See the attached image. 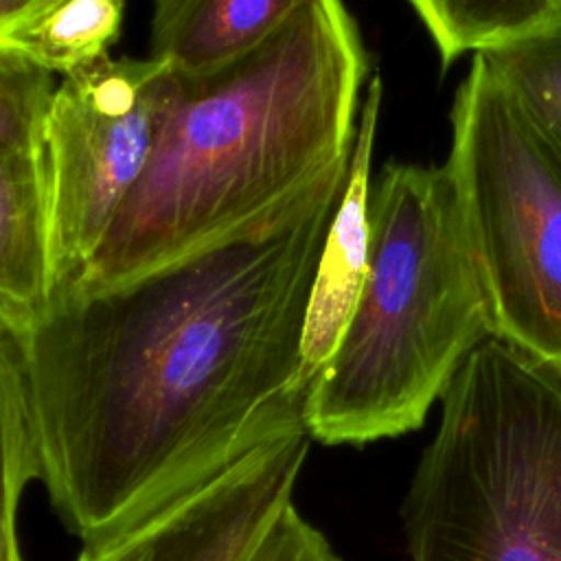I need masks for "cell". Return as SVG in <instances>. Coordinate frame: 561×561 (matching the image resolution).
Returning <instances> with one entry per match:
<instances>
[{
    "mask_svg": "<svg viewBox=\"0 0 561 561\" xmlns=\"http://www.w3.org/2000/svg\"><path fill=\"white\" fill-rule=\"evenodd\" d=\"M348 167L167 263L55 289L22 327L37 480L83 546L305 425L302 331Z\"/></svg>",
    "mask_w": 561,
    "mask_h": 561,
    "instance_id": "1",
    "label": "cell"
},
{
    "mask_svg": "<svg viewBox=\"0 0 561 561\" xmlns=\"http://www.w3.org/2000/svg\"><path fill=\"white\" fill-rule=\"evenodd\" d=\"M366 75L357 22L335 0H298L245 57L175 75L149 162L70 285H110L167 263L348 160Z\"/></svg>",
    "mask_w": 561,
    "mask_h": 561,
    "instance_id": "2",
    "label": "cell"
},
{
    "mask_svg": "<svg viewBox=\"0 0 561 561\" xmlns=\"http://www.w3.org/2000/svg\"><path fill=\"white\" fill-rule=\"evenodd\" d=\"M368 272L309 388L311 440L364 447L419 430L469 355L495 337L447 164L388 162L368 195Z\"/></svg>",
    "mask_w": 561,
    "mask_h": 561,
    "instance_id": "3",
    "label": "cell"
},
{
    "mask_svg": "<svg viewBox=\"0 0 561 561\" xmlns=\"http://www.w3.org/2000/svg\"><path fill=\"white\" fill-rule=\"evenodd\" d=\"M401 502L408 561H561V373L491 337Z\"/></svg>",
    "mask_w": 561,
    "mask_h": 561,
    "instance_id": "4",
    "label": "cell"
},
{
    "mask_svg": "<svg viewBox=\"0 0 561 561\" xmlns=\"http://www.w3.org/2000/svg\"><path fill=\"white\" fill-rule=\"evenodd\" d=\"M451 173L495 337L561 373V156L482 55L449 112Z\"/></svg>",
    "mask_w": 561,
    "mask_h": 561,
    "instance_id": "5",
    "label": "cell"
},
{
    "mask_svg": "<svg viewBox=\"0 0 561 561\" xmlns=\"http://www.w3.org/2000/svg\"><path fill=\"white\" fill-rule=\"evenodd\" d=\"M173 94V70L149 57L105 55L55 85L42 123L50 291L94 256L149 162Z\"/></svg>",
    "mask_w": 561,
    "mask_h": 561,
    "instance_id": "6",
    "label": "cell"
},
{
    "mask_svg": "<svg viewBox=\"0 0 561 561\" xmlns=\"http://www.w3.org/2000/svg\"><path fill=\"white\" fill-rule=\"evenodd\" d=\"M309 445L307 427H291L140 526L83 546L77 561H248L294 504Z\"/></svg>",
    "mask_w": 561,
    "mask_h": 561,
    "instance_id": "7",
    "label": "cell"
},
{
    "mask_svg": "<svg viewBox=\"0 0 561 561\" xmlns=\"http://www.w3.org/2000/svg\"><path fill=\"white\" fill-rule=\"evenodd\" d=\"M381 94V77L375 75L359 107L348 182L329 228L309 298L302 331V377L309 388L333 357L368 272L370 164Z\"/></svg>",
    "mask_w": 561,
    "mask_h": 561,
    "instance_id": "8",
    "label": "cell"
},
{
    "mask_svg": "<svg viewBox=\"0 0 561 561\" xmlns=\"http://www.w3.org/2000/svg\"><path fill=\"white\" fill-rule=\"evenodd\" d=\"M50 294L44 147L0 140V311L24 327Z\"/></svg>",
    "mask_w": 561,
    "mask_h": 561,
    "instance_id": "9",
    "label": "cell"
},
{
    "mask_svg": "<svg viewBox=\"0 0 561 561\" xmlns=\"http://www.w3.org/2000/svg\"><path fill=\"white\" fill-rule=\"evenodd\" d=\"M298 0H158L149 59L175 75L202 77L254 50Z\"/></svg>",
    "mask_w": 561,
    "mask_h": 561,
    "instance_id": "10",
    "label": "cell"
},
{
    "mask_svg": "<svg viewBox=\"0 0 561 561\" xmlns=\"http://www.w3.org/2000/svg\"><path fill=\"white\" fill-rule=\"evenodd\" d=\"M31 480H37V449L24 335L0 311V561H24L15 519Z\"/></svg>",
    "mask_w": 561,
    "mask_h": 561,
    "instance_id": "11",
    "label": "cell"
},
{
    "mask_svg": "<svg viewBox=\"0 0 561 561\" xmlns=\"http://www.w3.org/2000/svg\"><path fill=\"white\" fill-rule=\"evenodd\" d=\"M412 9L430 33L443 70L467 53L486 55L561 20V0H414Z\"/></svg>",
    "mask_w": 561,
    "mask_h": 561,
    "instance_id": "12",
    "label": "cell"
},
{
    "mask_svg": "<svg viewBox=\"0 0 561 561\" xmlns=\"http://www.w3.org/2000/svg\"><path fill=\"white\" fill-rule=\"evenodd\" d=\"M121 0H42L13 35L35 64L61 77L107 55L123 24Z\"/></svg>",
    "mask_w": 561,
    "mask_h": 561,
    "instance_id": "13",
    "label": "cell"
},
{
    "mask_svg": "<svg viewBox=\"0 0 561 561\" xmlns=\"http://www.w3.org/2000/svg\"><path fill=\"white\" fill-rule=\"evenodd\" d=\"M482 57L561 156V20L528 39Z\"/></svg>",
    "mask_w": 561,
    "mask_h": 561,
    "instance_id": "14",
    "label": "cell"
},
{
    "mask_svg": "<svg viewBox=\"0 0 561 561\" xmlns=\"http://www.w3.org/2000/svg\"><path fill=\"white\" fill-rule=\"evenodd\" d=\"M53 90V72L20 48L0 46V140L42 147V123Z\"/></svg>",
    "mask_w": 561,
    "mask_h": 561,
    "instance_id": "15",
    "label": "cell"
},
{
    "mask_svg": "<svg viewBox=\"0 0 561 561\" xmlns=\"http://www.w3.org/2000/svg\"><path fill=\"white\" fill-rule=\"evenodd\" d=\"M248 561H342L331 541L289 504Z\"/></svg>",
    "mask_w": 561,
    "mask_h": 561,
    "instance_id": "16",
    "label": "cell"
},
{
    "mask_svg": "<svg viewBox=\"0 0 561 561\" xmlns=\"http://www.w3.org/2000/svg\"><path fill=\"white\" fill-rule=\"evenodd\" d=\"M39 4L42 0H0V46H15V31L39 9Z\"/></svg>",
    "mask_w": 561,
    "mask_h": 561,
    "instance_id": "17",
    "label": "cell"
}]
</instances>
